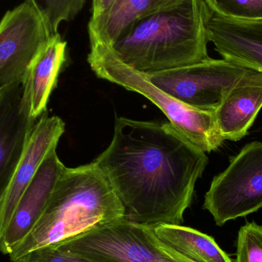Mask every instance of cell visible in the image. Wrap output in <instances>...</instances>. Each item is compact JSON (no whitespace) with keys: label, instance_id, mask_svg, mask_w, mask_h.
I'll list each match as a JSON object with an SVG mask.
<instances>
[{"label":"cell","instance_id":"obj_7","mask_svg":"<svg viewBox=\"0 0 262 262\" xmlns=\"http://www.w3.org/2000/svg\"><path fill=\"white\" fill-rule=\"evenodd\" d=\"M249 68L209 58L200 62L146 74L160 90L180 102L203 112H215L229 89Z\"/></svg>","mask_w":262,"mask_h":262},{"label":"cell","instance_id":"obj_6","mask_svg":"<svg viewBox=\"0 0 262 262\" xmlns=\"http://www.w3.org/2000/svg\"><path fill=\"white\" fill-rule=\"evenodd\" d=\"M262 208V142L254 141L230 157L229 165L214 177L203 209L215 224L245 217Z\"/></svg>","mask_w":262,"mask_h":262},{"label":"cell","instance_id":"obj_9","mask_svg":"<svg viewBox=\"0 0 262 262\" xmlns=\"http://www.w3.org/2000/svg\"><path fill=\"white\" fill-rule=\"evenodd\" d=\"M23 93L21 81L0 89V203L36 122L29 115Z\"/></svg>","mask_w":262,"mask_h":262},{"label":"cell","instance_id":"obj_2","mask_svg":"<svg viewBox=\"0 0 262 262\" xmlns=\"http://www.w3.org/2000/svg\"><path fill=\"white\" fill-rule=\"evenodd\" d=\"M212 14L206 0H177L133 23L110 47L141 73L195 64L209 58L206 26Z\"/></svg>","mask_w":262,"mask_h":262},{"label":"cell","instance_id":"obj_15","mask_svg":"<svg viewBox=\"0 0 262 262\" xmlns=\"http://www.w3.org/2000/svg\"><path fill=\"white\" fill-rule=\"evenodd\" d=\"M177 0H115L107 11L90 18V41H98L112 46L136 21L141 19Z\"/></svg>","mask_w":262,"mask_h":262},{"label":"cell","instance_id":"obj_19","mask_svg":"<svg viewBox=\"0 0 262 262\" xmlns=\"http://www.w3.org/2000/svg\"><path fill=\"white\" fill-rule=\"evenodd\" d=\"M235 262H262V226L247 223L238 231Z\"/></svg>","mask_w":262,"mask_h":262},{"label":"cell","instance_id":"obj_11","mask_svg":"<svg viewBox=\"0 0 262 262\" xmlns=\"http://www.w3.org/2000/svg\"><path fill=\"white\" fill-rule=\"evenodd\" d=\"M64 132V123L59 117H49L46 112L37 120L21 161L0 203V238L45 157L51 149L57 147Z\"/></svg>","mask_w":262,"mask_h":262},{"label":"cell","instance_id":"obj_4","mask_svg":"<svg viewBox=\"0 0 262 262\" xmlns=\"http://www.w3.org/2000/svg\"><path fill=\"white\" fill-rule=\"evenodd\" d=\"M88 61L98 78L137 92L152 101L165 114L169 123L205 152L218 149L224 139L214 112L189 107L154 85L146 74L129 67L115 55L110 46L90 41Z\"/></svg>","mask_w":262,"mask_h":262},{"label":"cell","instance_id":"obj_12","mask_svg":"<svg viewBox=\"0 0 262 262\" xmlns=\"http://www.w3.org/2000/svg\"><path fill=\"white\" fill-rule=\"evenodd\" d=\"M206 32L224 59L262 72V19H233L213 12Z\"/></svg>","mask_w":262,"mask_h":262},{"label":"cell","instance_id":"obj_14","mask_svg":"<svg viewBox=\"0 0 262 262\" xmlns=\"http://www.w3.org/2000/svg\"><path fill=\"white\" fill-rule=\"evenodd\" d=\"M67 42L59 33L51 35L28 68L23 80V96L29 115L37 120L46 113L52 91L66 59Z\"/></svg>","mask_w":262,"mask_h":262},{"label":"cell","instance_id":"obj_20","mask_svg":"<svg viewBox=\"0 0 262 262\" xmlns=\"http://www.w3.org/2000/svg\"><path fill=\"white\" fill-rule=\"evenodd\" d=\"M17 262H107L92 259L64 248L61 244L49 245L31 251Z\"/></svg>","mask_w":262,"mask_h":262},{"label":"cell","instance_id":"obj_10","mask_svg":"<svg viewBox=\"0 0 262 262\" xmlns=\"http://www.w3.org/2000/svg\"><path fill=\"white\" fill-rule=\"evenodd\" d=\"M64 168L54 147L40 165L0 238L2 254L9 255L33 229Z\"/></svg>","mask_w":262,"mask_h":262},{"label":"cell","instance_id":"obj_13","mask_svg":"<svg viewBox=\"0 0 262 262\" xmlns=\"http://www.w3.org/2000/svg\"><path fill=\"white\" fill-rule=\"evenodd\" d=\"M261 107L262 72L249 68L214 112L223 139L238 141L246 137Z\"/></svg>","mask_w":262,"mask_h":262},{"label":"cell","instance_id":"obj_16","mask_svg":"<svg viewBox=\"0 0 262 262\" xmlns=\"http://www.w3.org/2000/svg\"><path fill=\"white\" fill-rule=\"evenodd\" d=\"M159 238L172 249L197 262H232L209 235L181 225L154 226Z\"/></svg>","mask_w":262,"mask_h":262},{"label":"cell","instance_id":"obj_5","mask_svg":"<svg viewBox=\"0 0 262 262\" xmlns=\"http://www.w3.org/2000/svg\"><path fill=\"white\" fill-rule=\"evenodd\" d=\"M57 244L107 262H197L162 242L154 226L134 223L127 216Z\"/></svg>","mask_w":262,"mask_h":262},{"label":"cell","instance_id":"obj_8","mask_svg":"<svg viewBox=\"0 0 262 262\" xmlns=\"http://www.w3.org/2000/svg\"><path fill=\"white\" fill-rule=\"evenodd\" d=\"M51 33L42 17L23 2L0 20V89L21 81Z\"/></svg>","mask_w":262,"mask_h":262},{"label":"cell","instance_id":"obj_17","mask_svg":"<svg viewBox=\"0 0 262 262\" xmlns=\"http://www.w3.org/2000/svg\"><path fill=\"white\" fill-rule=\"evenodd\" d=\"M40 14L51 35L58 33L62 21L73 20L85 4L86 0H24Z\"/></svg>","mask_w":262,"mask_h":262},{"label":"cell","instance_id":"obj_18","mask_svg":"<svg viewBox=\"0 0 262 262\" xmlns=\"http://www.w3.org/2000/svg\"><path fill=\"white\" fill-rule=\"evenodd\" d=\"M214 13L239 20L262 19V0H206Z\"/></svg>","mask_w":262,"mask_h":262},{"label":"cell","instance_id":"obj_3","mask_svg":"<svg viewBox=\"0 0 262 262\" xmlns=\"http://www.w3.org/2000/svg\"><path fill=\"white\" fill-rule=\"evenodd\" d=\"M125 216L122 203L95 162L66 166L36 224L8 256L17 262L31 251L69 241Z\"/></svg>","mask_w":262,"mask_h":262},{"label":"cell","instance_id":"obj_1","mask_svg":"<svg viewBox=\"0 0 262 262\" xmlns=\"http://www.w3.org/2000/svg\"><path fill=\"white\" fill-rule=\"evenodd\" d=\"M207 156L170 123L120 118L95 163L139 224L181 225Z\"/></svg>","mask_w":262,"mask_h":262},{"label":"cell","instance_id":"obj_21","mask_svg":"<svg viewBox=\"0 0 262 262\" xmlns=\"http://www.w3.org/2000/svg\"><path fill=\"white\" fill-rule=\"evenodd\" d=\"M115 0H92V17L95 18L107 11Z\"/></svg>","mask_w":262,"mask_h":262}]
</instances>
